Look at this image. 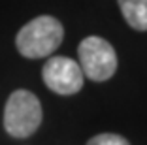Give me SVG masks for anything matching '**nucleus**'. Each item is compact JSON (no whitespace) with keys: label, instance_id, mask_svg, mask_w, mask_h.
I'll return each instance as SVG.
<instances>
[{"label":"nucleus","instance_id":"obj_1","mask_svg":"<svg viewBox=\"0 0 147 145\" xmlns=\"http://www.w3.org/2000/svg\"><path fill=\"white\" fill-rule=\"evenodd\" d=\"M64 38L61 21L51 15H40L28 21L17 32L15 45L17 51L26 59H43L59 49Z\"/></svg>","mask_w":147,"mask_h":145},{"label":"nucleus","instance_id":"obj_5","mask_svg":"<svg viewBox=\"0 0 147 145\" xmlns=\"http://www.w3.org/2000/svg\"><path fill=\"white\" fill-rule=\"evenodd\" d=\"M123 17L134 30H147V0H117Z\"/></svg>","mask_w":147,"mask_h":145},{"label":"nucleus","instance_id":"obj_3","mask_svg":"<svg viewBox=\"0 0 147 145\" xmlns=\"http://www.w3.org/2000/svg\"><path fill=\"white\" fill-rule=\"evenodd\" d=\"M78 55L83 76H87L91 81H108L117 70L115 49L108 40L100 38V36L85 38L78 47Z\"/></svg>","mask_w":147,"mask_h":145},{"label":"nucleus","instance_id":"obj_4","mask_svg":"<svg viewBox=\"0 0 147 145\" xmlns=\"http://www.w3.org/2000/svg\"><path fill=\"white\" fill-rule=\"evenodd\" d=\"M42 79L49 90L61 96H70L81 90L85 76L76 60L68 57H51L42 68Z\"/></svg>","mask_w":147,"mask_h":145},{"label":"nucleus","instance_id":"obj_2","mask_svg":"<svg viewBox=\"0 0 147 145\" xmlns=\"http://www.w3.org/2000/svg\"><path fill=\"white\" fill-rule=\"evenodd\" d=\"M43 111L38 96L30 90L19 89L9 94L4 107V128L13 138H28L42 124Z\"/></svg>","mask_w":147,"mask_h":145},{"label":"nucleus","instance_id":"obj_6","mask_svg":"<svg viewBox=\"0 0 147 145\" xmlns=\"http://www.w3.org/2000/svg\"><path fill=\"white\" fill-rule=\"evenodd\" d=\"M87 145H130L128 140L119 134H98L87 141Z\"/></svg>","mask_w":147,"mask_h":145}]
</instances>
